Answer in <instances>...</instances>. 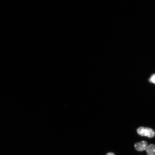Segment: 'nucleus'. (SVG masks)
<instances>
[{
  "label": "nucleus",
  "mask_w": 155,
  "mask_h": 155,
  "mask_svg": "<svg viewBox=\"0 0 155 155\" xmlns=\"http://www.w3.org/2000/svg\"><path fill=\"white\" fill-rule=\"evenodd\" d=\"M137 132L139 135L150 138H152L155 135L154 131L150 128L141 127L137 129Z\"/></svg>",
  "instance_id": "obj_1"
},
{
  "label": "nucleus",
  "mask_w": 155,
  "mask_h": 155,
  "mask_svg": "<svg viewBox=\"0 0 155 155\" xmlns=\"http://www.w3.org/2000/svg\"><path fill=\"white\" fill-rule=\"evenodd\" d=\"M147 146H148V144L146 141H142L140 142L137 143L134 145L136 150L140 152L145 150Z\"/></svg>",
  "instance_id": "obj_2"
},
{
  "label": "nucleus",
  "mask_w": 155,
  "mask_h": 155,
  "mask_svg": "<svg viewBox=\"0 0 155 155\" xmlns=\"http://www.w3.org/2000/svg\"><path fill=\"white\" fill-rule=\"evenodd\" d=\"M145 151H147V155H155V145L150 144L148 145Z\"/></svg>",
  "instance_id": "obj_3"
},
{
  "label": "nucleus",
  "mask_w": 155,
  "mask_h": 155,
  "mask_svg": "<svg viewBox=\"0 0 155 155\" xmlns=\"http://www.w3.org/2000/svg\"><path fill=\"white\" fill-rule=\"evenodd\" d=\"M150 82L155 84V74H153L149 79Z\"/></svg>",
  "instance_id": "obj_4"
},
{
  "label": "nucleus",
  "mask_w": 155,
  "mask_h": 155,
  "mask_svg": "<svg viewBox=\"0 0 155 155\" xmlns=\"http://www.w3.org/2000/svg\"><path fill=\"white\" fill-rule=\"evenodd\" d=\"M106 155H115V154H114L113 153H108Z\"/></svg>",
  "instance_id": "obj_5"
}]
</instances>
